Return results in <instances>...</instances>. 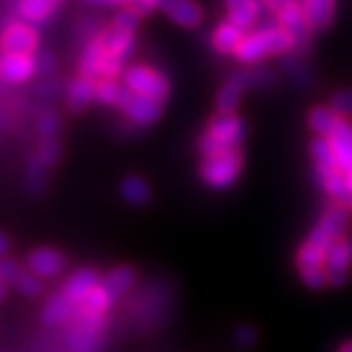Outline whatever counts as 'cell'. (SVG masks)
Here are the masks:
<instances>
[{
    "label": "cell",
    "instance_id": "obj_1",
    "mask_svg": "<svg viewBox=\"0 0 352 352\" xmlns=\"http://www.w3.org/2000/svg\"><path fill=\"white\" fill-rule=\"evenodd\" d=\"M294 51V39L282 25H264L252 30L241 39L235 59L243 65H256L266 57L284 55Z\"/></svg>",
    "mask_w": 352,
    "mask_h": 352
},
{
    "label": "cell",
    "instance_id": "obj_2",
    "mask_svg": "<svg viewBox=\"0 0 352 352\" xmlns=\"http://www.w3.org/2000/svg\"><path fill=\"white\" fill-rule=\"evenodd\" d=\"M249 127L237 113H217L208 124V129L198 139L201 157H212L226 151H235L245 143Z\"/></svg>",
    "mask_w": 352,
    "mask_h": 352
},
{
    "label": "cell",
    "instance_id": "obj_3",
    "mask_svg": "<svg viewBox=\"0 0 352 352\" xmlns=\"http://www.w3.org/2000/svg\"><path fill=\"white\" fill-rule=\"evenodd\" d=\"M274 80H276L274 73L264 71V69L239 71L233 76H229L223 82V87L217 90L215 110H217V113H235L237 108H239L245 90H249L252 87H266V85H270Z\"/></svg>",
    "mask_w": 352,
    "mask_h": 352
},
{
    "label": "cell",
    "instance_id": "obj_4",
    "mask_svg": "<svg viewBox=\"0 0 352 352\" xmlns=\"http://www.w3.org/2000/svg\"><path fill=\"white\" fill-rule=\"evenodd\" d=\"M122 82L131 92L147 96L153 100L164 102L170 96V80L159 69L149 65H129L122 73Z\"/></svg>",
    "mask_w": 352,
    "mask_h": 352
},
{
    "label": "cell",
    "instance_id": "obj_5",
    "mask_svg": "<svg viewBox=\"0 0 352 352\" xmlns=\"http://www.w3.org/2000/svg\"><path fill=\"white\" fill-rule=\"evenodd\" d=\"M243 153L239 149L235 151H226L212 157H204L200 164L201 180L215 190H226L237 182L243 170Z\"/></svg>",
    "mask_w": 352,
    "mask_h": 352
},
{
    "label": "cell",
    "instance_id": "obj_6",
    "mask_svg": "<svg viewBox=\"0 0 352 352\" xmlns=\"http://www.w3.org/2000/svg\"><path fill=\"white\" fill-rule=\"evenodd\" d=\"M104 331V315L88 314L76 307L73 321L67 331V342L73 352H94L96 342Z\"/></svg>",
    "mask_w": 352,
    "mask_h": 352
},
{
    "label": "cell",
    "instance_id": "obj_7",
    "mask_svg": "<svg viewBox=\"0 0 352 352\" xmlns=\"http://www.w3.org/2000/svg\"><path fill=\"white\" fill-rule=\"evenodd\" d=\"M116 108L126 116L127 122H131L133 126L139 127L153 126L163 116V104L161 102L135 94L126 85H124L122 96H120V102H118Z\"/></svg>",
    "mask_w": 352,
    "mask_h": 352
},
{
    "label": "cell",
    "instance_id": "obj_8",
    "mask_svg": "<svg viewBox=\"0 0 352 352\" xmlns=\"http://www.w3.org/2000/svg\"><path fill=\"white\" fill-rule=\"evenodd\" d=\"M274 16H276L278 25H282L294 39V51L298 55H303L309 50L311 34H314L303 10V4H300L298 0H288Z\"/></svg>",
    "mask_w": 352,
    "mask_h": 352
},
{
    "label": "cell",
    "instance_id": "obj_9",
    "mask_svg": "<svg viewBox=\"0 0 352 352\" xmlns=\"http://www.w3.org/2000/svg\"><path fill=\"white\" fill-rule=\"evenodd\" d=\"M349 223H351L349 212L342 206H333L319 217L317 226L314 227V231L309 233L307 239L321 245L323 249H329L335 241L342 239Z\"/></svg>",
    "mask_w": 352,
    "mask_h": 352
},
{
    "label": "cell",
    "instance_id": "obj_10",
    "mask_svg": "<svg viewBox=\"0 0 352 352\" xmlns=\"http://www.w3.org/2000/svg\"><path fill=\"white\" fill-rule=\"evenodd\" d=\"M352 264V252L349 241H335L327 249V261H325V272L327 282L331 286H342L349 280V268Z\"/></svg>",
    "mask_w": 352,
    "mask_h": 352
},
{
    "label": "cell",
    "instance_id": "obj_11",
    "mask_svg": "<svg viewBox=\"0 0 352 352\" xmlns=\"http://www.w3.org/2000/svg\"><path fill=\"white\" fill-rule=\"evenodd\" d=\"M315 180L317 184L323 188L325 194L339 204L351 201V188H349V180L346 173L340 170L339 166H315Z\"/></svg>",
    "mask_w": 352,
    "mask_h": 352
},
{
    "label": "cell",
    "instance_id": "obj_12",
    "mask_svg": "<svg viewBox=\"0 0 352 352\" xmlns=\"http://www.w3.org/2000/svg\"><path fill=\"white\" fill-rule=\"evenodd\" d=\"M159 8L180 28H198L204 20V10L196 0H161Z\"/></svg>",
    "mask_w": 352,
    "mask_h": 352
},
{
    "label": "cell",
    "instance_id": "obj_13",
    "mask_svg": "<svg viewBox=\"0 0 352 352\" xmlns=\"http://www.w3.org/2000/svg\"><path fill=\"white\" fill-rule=\"evenodd\" d=\"M2 53H20V55H32L38 50V34L34 28L25 24L10 25L0 39Z\"/></svg>",
    "mask_w": 352,
    "mask_h": 352
},
{
    "label": "cell",
    "instance_id": "obj_14",
    "mask_svg": "<svg viewBox=\"0 0 352 352\" xmlns=\"http://www.w3.org/2000/svg\"><path fill=\"white\" fill-rule=\"evenodd\" d=\"M28 268L32 272H36L41 278H53L63 272V268L67 266V261L61 252L51 247H39L28 254L25 258Z\"/></svg>",
    "mask_w": 352,
    "mask_h": 352
},
{
    "label": "cell",
    "instance_id": "obj_15",
    "mask_svg": "<svg viewBox=\"0 0 352 352\" xmlns=\"http://www.w3.org/2000/svg\"><path fill=\"white\" fill-rule=\"evenodd\" d=\"M96 96V80L85 75H78L71 80L65 90V104L71 113H82L94 102Z\"/></svg>",
    "mask_w": 352,
    "mask_h": 352
},
{
    "label": "cell",
    "instance_id": "obj_16",
    "mask_svg": "<svg viewBox=\"0 0 352 352\" xmlns=\"http://www.w3.org/2000/svg\"><path fill=\"white\" fill-rule=\"evenodd\" d=\"M36 73V63L32 55H20V53H2L0 55V78L4 82H25L30 76Z\"/></svg>",
    "mask_w": 352,
    "mask_h": 352
},
{
    "label": "cell",
    "instance_id": "obj_17",
    "mask_svg": "<svg viewBox=\"0 0 352 352\" xmlns=\"http://www.w3.org/2000/svg\"><path fill=\"white\" fill-rule=\"evenodd\" d=\"M329 143L333 147L335 159L340 170L349 173L352 168V122L349 118H340L339 126L329 135Z\"/></svg>",
    "mask_w": 352,
    "mask_h": 352
},
{
    "label": "cell",
    "instance_id": "obj_18",
    "mask_svg": "<svg viewBox=\"0 0 352 352\" xmlns=\"http://www.w3.org/2000/svg\"><path fill=\"white\" fill-rule=\"evenodd\" d=\"M98 284H100L98 270H94V268H80V270H76L75 274L65 282L63 294L78 307L80 303L85 302V298H87L88 294L96 288Z\"/></svg>",
    "mask_w": 352,
    "mask_h": 352
},
{
    "label": "cell",
    "instance_id": "obj_19",
    "mask_svg": "<svg viewBox=\"0 0 352 352\" xmlns=\"http://www.w3.org/2000/svg\"><path fill=\"white\" fill-rule=\"evenodd\" d=\"M227 20L241 28L245 34L251 30L261 16V0H226Z\"/></svg>",
    "mask_w": 352,
    "mask_h": 352
},
{
    "label": "cell",
    "instance_id": "obj_20",
    "mask_svg": "<svg viewBox=\"0 0 352 352\" xmlns=\"http://www.w3.org/2000/svg\"><path fill=\"white\" fill-rule=\"evenodd\" d=\"M75 314L76 305L61 292V294H55V296H51L50 300H47L43 311H41V321L47 327H61L69 319H73Z\"/></svg>",
    "mask_w": 352,
    "mask_h": 352
},
{
    "label": "cell",
    "instance_id": "obj_21",
    "mask_svg": "<svg viewBox=\"0 0 352 352\" xmlns=\"http://www.w3.org/2000/svg\"><path fill=\"white\" fill-rule=\"evenodd\" d=\"M24 188L28 192V196H32V198H41L50 188V184H47V166L39 161L36 153L28 155V159H25Z\"/></svg>",
    "mask_w": 352,
    "mask_h": 352
},
{
    "label": "cell",
    "instance_id": "obj_22",
    "mask_svg": "<svg viewBox=\"0 0 352 352\" xmlns=\"http://www.w3.org/2000/svg\"><path fill=\"white\" fill-rule=\"evenodd\" d=\"M303 10L307 16L309 28L314 32H323L327 30L333 18H335V6L337 0H302Z\"/></svg>",
    "mask_w": 352,
    "mask_h": 352
},
{
    "label": "cell",
    "instance_id": "obj_23",
    "mask_svg": "<svg viewBox=\"0 0 352 352\" xmlns=\"http://www.w3.org/2000/svg\"><path fill=\"white\" fill-rule=\"evenodd\" d=\"M104 59H106V50L102 47L98 38L90 39L85 51H82V55H80V61H78V75H85L88 78H94V80L102 78Z\"/></svg>",
    "mask_w": 352,
    "mask_h": 352
},
{
    "label": "cell",
    "instance_id": "obj_24",
    "mask_svg": "<svg viewBox=\"0 0 352 352\" xmlns=\"http://www.w3.org/2000/svg\"><path fill=\"white\" fill-rule=\"evenodd\" d=\"M243 38H245V32L235 24H231L229 20H226L212 32V45L221 55H235Z\"/></svg>",
    "mask_w": 352,
    "mask_h": 352
},
{
    "label": "cell",
    "instance_id": "obj_25",
    "mask_svg": "<svg viewBox=\"0 0 352 352\" xmlns=\"http://www.w3.org/2000/svg\"><path fill=\"white\" fill-rule=\"evenodd\" d=\"M340 118L344 116L335 112L331 106H315L307 112V126L317 138H329L333 129L339 126Z\"/></svg>",
    "mask_w": 352,
    "mask_h": 352
},
{
    "label": "cell",
    "instance_id": "obj_26",
    "mask_svg": "<svg viewBox=\"0 0 352 352\" xmlns=\"http://www.w3.org/2000/svg\"><path fill=\"white\" fill-rule=\"evenodd\" d=\"M100 284L112 296V300H118L135 284V270L131 266H118L110 274H106Z\"/></svg>",
    "mask_w": 352,
    "mask_h": 352
},
{
    "label": "cell",
    "instance_id": "obj_27",
    "mask_svg": "<svg viewBox=\"0 0 352 352\" xmlns=\"http://www.w3.org/2000/svg\"><path fill=\"white\" fill-rule=\"evenodd\" d=\"M122 196H124V200L127 204H131V206H145V204H149L151 201V186L147 184V180L145 178H141L138 175H131L126 176L124 180H122Z\"/></svg>",
    "mask_w": 352,
    "mask_h": 352
},
{
    "label": "cell",
    "instance_id": "obj_28",
    "mask_svg": "<svg viewBox=\"0 0 352 352\" xmlns=\"http://www.w3.org/2000/svg\"><path fill=\"white\" fill-rule=\"evenodd\" d=\"M57 10V0H20V14L32 24L50 20Z\"/></svg>",
    "mask_w": 352,
    "mask_h": 352
},
{
    "label": "cell",
    "instance_id": "obj_29",
    "mask_svg": "<svg viewBox=\"0 0 352 352\" xmlns=\"http://www.w3.org/2000/svg\"><path fill=\"white\" fill-rule=\"evenodd\" d=\"M327 261V249L317 245L314 241H305L302 249L298 251V268L300 270H311V268H325Z\"/></svg>",
    "mask_w": 352,
    "mask_h": 352
},
{
    "label": "cell",
    "instance_id": "obj_30",
    "mask_svg": "<svg viewBox=\"0 0 352 352\" xmlns=\"http://www.w3.org/2000/svg\"><path fill=\"white\" fill-rule=\"evenodd\" d=\"M36 155H38L39 161L45 164L47 168H53V166L59 164L61 157H63V141H61V138L39 139Z\"/></svg>",
    "mask_w": 352,
    "mask_h": 352
},
{
    "label": "cell",
    "instance_id": "obj_31",
    "mask_svg": "<svg viewBox=\"0 0 352 352\" xmlns=\"http://www.w3.org/2000/svg\"><path fill=\"white\" fill-rule=\"evenodd\" d=\"M124 85L118 82V78H98L96 80V96L94 100L100 106H118L120 96H122Z\"/></svg>",
    "mask_w": 352,
    "mask_h": 352
},
{
    "label": "cell",
    "instance_id": "obj_32",
    "mask_svg": "<svg viewBox=\"0 0 352 352\" xmlns=\"http://www.w3.org/2000/svg\"><path fill=\"white\" fill-rule=\"evenodd\" d=\"M63 133V120L61 113L53 108L43 110L38 120V138H61Z\"/></svg>",
    "mask_w": 352,
    "mask_h": 352
},
{
    "label": "cell",
    "instance_id": "obj_33",
    "mask_svg": "<svg viewBox=\"0 0 352 352\" xmlns=\"http://www.w3.org/2000/svg\"><path fill=\"white\" fill-rule=\"evenodd\" d=\"M112 302H113L112 296H110L106 289L102 288V284H98L96 288L88 294L87 298H85V302L80 303L78 307H80V309H85V311H88V314L104 315L106 311H108V307H110V303Z\"/></svg>",
    "mask_w": 352,
    "mask_h": 352
},
{
    "label": "cell",
    "instance_id": "obj_34",
    "mask_svg": "<svg viewBox=\"0 0 352 352\" xmlns=\"http://www.w3.org/2000/svg\"><path fill=\"white\" fill-rule=\"evenodd\" d=\"M315 166H339L327 138H315L309 145Z\"/></svg>",
    "mask_w": 352,
    "mask_h": 352
},
{
    "label": "cell",
    "instance_id": "obj_35",
    "mask_svg": "<svg viewBox=\"0 0 352 352\" xmlns=\"http://www.w3.org/2000/svg\"><path fill=\"white\" fill-rule=\"evenodd\" d=\"M14 286H16V289H18L22 296H25V298H34V296H39V294L43 292L41 276H38V274L32 272V270H24Z\"/></svg>",
    "mask_w": 352,
    "mask_h": 352
},
{
    "label": "cell",
    "instance_id": "obj_36",
    "mask_svg": "<svg viewBox=\"0 0 352 352\" xmlns=\"http://www.w3.org/2000/svg\"><path fill=\"white\" fill-rule=\"evenodd\" d=\"M141 14L135 10V8H131L129 4L124 6L120 12L116 14V18H113V25H118L120 30H126L129 34H135L139 30V24H141Z\"/></svg>",
    "mask_w": 352,
    "mask_h": 352
},
{
    "label": "cell",
    "instance_id": "obj_37",
    "mask_svg": "<svg viewBox=\"0 0 352 352\" xmlns=\"http://www.w3.org/2000/svg\"><path fill=\"white\" fill-rule=\"evenodd\" d=\"M303 284L311 289H321L327 286V272L325 268H311V270H300Z\"/></svg>",
    "mask_w": 352,
    "mask_h": 352
},
{
    "label": "cell",
    "instance_id": "obj_38",
    "mask_svg": "<svg viewBox=\"0 0 352 352\" xmlns=\"http://www.w3.org/2000/svg\"><path fill=\"white\" fill-rule=\"evenodd\" d=\"M24 270L20 268V264L12 261V258H0V278L8 284V286H14L18 282V278Z\"/></svg>",
    "mask_w": 352,
    "mask_h": 352
},
{
    "label": "cell",
    "instance_id": "obj_39",
    "mask_svg": "<svg viewBox=\"0 0 352 352\" xmlns=\"http://www.w3.org/2000/svg\"><path fill=\"white\" fill-rule=\"evenodd\" d=\"M36 63V73L39 75H53L57 71V57L51 51H39L34 57Z\"/></svg>",
    "mask_w": 352,
    "mask_h": 352
},
{
    "label": "cell",
    "instance_id": "obj_40",
    "mask_svg": "<svg viewBox=\"0 0 352 352\" xmlns=\"http://www.w3.org/2000/svg\"><path fill=\"white\" fill-rule=\"evenodd\" d=\"M331 108H333L335 112H339L340 116H344V118L352 116V88L337 92V94L331 98Z\"/></svg>",
    "mask_w": 352,
    "mask_h": 352
},
{
    "label": "cell",
    "instance_id": "obj_41",
    "mask_svg": "<svg viewBox=\"0 0 352 352\" xmlns=\"http://www.w3.org/2000/svg\"><path fill=\"white\" fill-rule=\"evenodd\" d=\"M61 85V80L59 78H53V80H43L41 85L38 87V94L41 96V98H55V96H59L61 94V90H63V87H59Z\"/></svg>",
    "mask_w": 352,
    "mask_h": 352
},
{
    "label": "cell",
    "instance_id": "obj_42",
    "mask_svg": "<svg viewBox=\"0 0 352 352\" xmlns=\"http://www.w3.org/2000/svg\"><path fill=\"white\" fill-rule=\"evenodd\" d=\"M129 6L135 8L141 16H149L161 6V0H129Z\"/></svg>",
    "mask_w": 352,
    "mask_h": 352
},
{
    "label": "cell",
    "instance_id": "obj_43",
    "mask_svg": "<svg viewBox=\"0 0 352 352\" xmlns=\"http://www.w3.org/2000/svg\"><path fill=\"white\" fill-rule=\"evenodd\" d=\"M235 340L239 342L241 346H251L252 342L256 340V333L251 327H239L235 333Z\"/></svg>",
    "mask_w": 352,
    "mask_h": 352
},
{
    "label": "cell",
    "instance_id": "obj_44",
    "mask_svg": "<svg viewBox=\"0 0 352 352\" xmlns=\"http://www.w3.org/2000/svg\"><path fill=\"white\" fill-rule=\"evenodd\" d=\"M286 2H288V0H261V4H263L264 8H268L272 14H276Z\"/></svg>",
    "mask_w": 352,
    "mask_h": 352
},
{
    "label": "cell",
    "instance_id": "obj_45",
    "mask_svg": "<svg viewBox=\"0 0 352 352\" xmlns=\"http://www.w3.org/2000/svg\"><path fill=\"white\" fill-rule=\"evenodd\" d=\"M8 251H10V239L0 231V258H4Z\"/></svg>",
    "mask_w": 352,
    "mask_h": 352
},
{
    "label": "cell",
    "instance_id": "obj_46",
    "mask_svg": "<svg viewBox=\"0 0 352 352\" xmlns=\"http://www.w3.org/2000/svg\"><path fill=\"white\" fill-rule=\"evenodd\" d=\"M98 6H127L129 0H90Z\"/></svg>",
    "mask_w": 352,
    "mask_h": 352
},
{
    "label": "cell",
    "instance_id": "obj_47",
    "mask_svg": "<svg viewBox=\"0 0 352 352\" xmlns=\"http://www.w3.org/2000/svg\"><path fill=\"white\" fill-rule=\"evenodd\" d=\"M6 286H8V284L0 278V300H4V296H6Z\"/></svg>",
    "mask_w": 352,
    "mask_h": 352
},
{
    "label": "cell",
    "instance_id": "obj_48",
    "mask_svg": "<svg viewBox=\"0 0 352 352\" xmlns=\"http://www.w3.org/2000/svg\"><path fill=\"white\" fill-rule=\"evenodd\" d=\"M339 352H352V340L344 342V344H342V346L339 349Z\"/></svg>",
    "mask_w": 352,
    "mask_h": 352
},
{
    "label": "cell",
    "instance_id": "obj_49",
    "mask_svg": "<svg viewBox=\"0 0 352 352\" xmlns=\"http://www.w3.org/2000/svg\"><path fill=\"white\" fill-rule=\"evenodd\" d=\"M346 180H349V188H351V194H352V168L346 173Z\"/></svg>",
    "mask_w": 352,
    "mask_h": 352
},
{
    "label": "cell",
    "instance_id": "obj_50",
    "mask_svg": "<svg viewBox=\"0 0 352 352\" xmlns=\"http://www.w3.org/2000/svg\"><path fill=\"white\" fill-rule=\"evenodd\" d=\"M349 245H351V252H352V239H351V241H349Z\"/></svg>",
    "mask_w": 352,
    "mask_h": 352
},
{
    "label": "cell",
    "instance_id": "obj_51",
    "mask_svg": "<svg viewBox=\"0 0 352 352\" xmlns=\"http://www.w3.org/2000/svg\"><path fill=\"white\" fill-rule=\"evenodd\" d=\"M351 210H352V200H351Z\"/></svg>",
    "mask_w": 352,
    "mask_h": 352
}]
</instances>
